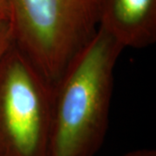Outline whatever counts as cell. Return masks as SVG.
<instances>
[{
	"instance_id": "cell-4",
	"label": "cell",
	"mask_w": 156,
	"mask_h": 156,
	"mask_svg": "<svg viewBox=\"0 0 156 156\" xmlns=\"http://www.w3.org/2000/svg\"><path fill=\"white\" fill-rule=\"evenodd\" d=\"M124 48L156 41V0H99V26Z\"/></svg>"
},
{
	"instance_id": "cell-3",
	"label": "cell",
	"mask_w": 156,
	"mask_h": 156,
	"mask_svg": "<svg viewBox=\"0 0 156 156\" xmlns=\"http://www.w3.org/2000/svg\"><path fill=\"white\" fill-rule=\"evenodd\" d=\"M53 87L13 44L0 59V156H50Z\"/></svg>"
},
{
	"instance_id": "cell-5",
	"label": "cell",
	"mask_w": 156,
	"mask_h": 156,
	"mask_svg": "<svg viewBox=\"0 0 156 156\" xmlns=\"http://www.w3.org/2000/svg\"><path fill=\"white\" fill-rule=\"evenodd\" d=\"M13 42V36L9 21H0V59Z\"/></svg>"
},
{
	"instance_id": "cell-6",
	"label": "cell",
	"mask_w": 156,
	"mask_h": 156,
	"mask_svg": "<svg viewBox=\"0 0 156 156\" xmlns=\"http://www.w3.org/2000/svg\"><path fill=\"white\" fill-rule=\"evenodd\" d=\"M121 156H156V151L154 149L142 148V149L130 151Z\"/></svg>"
},
{
	"instance_id": "cell-1",
	"label": "cell",
	"mask_w": 156,
	"mask_h": 156,
	"mask_svg": "<svg viewBox=\"0 0 156 156\" xmlns=\"http://www.w3.org/2000/svg\"><path fill=\"white\" fill-rule=\"evenodd\" d=\"M123 48L100 27L54 84L50 156H94L106 136Z\"/></svg>"
},
{
	"instance_id": "cell-7",
	"label": "cell",
	"mask_w": 156,
	"mask_h": 156,
	"mask_svg": "<svg viewBox=\"0 0 156 156\" xmlns=\"http://www.w3.org/2000/svg\"><path fill=\"white\" fill-rule=\"evenodd\" d=\"M0 21H9V12L5 0H0Z\"/></svg>"
},
{
	"instance_id": "cell-2",
	"label": "cell",
	"mask_w": 156,
	"mask_h": 156,
	"mask_svg": "<svg viewBox=\"0 0 156 156\" xmlns=\"http://www.w3.org/2000/svg\"><path fill=\"white\" fill-rule=\"evenodd\" d=\"M13 41L50 85L99 26V0H5Z\"/></svg>"
}]
</instances>
